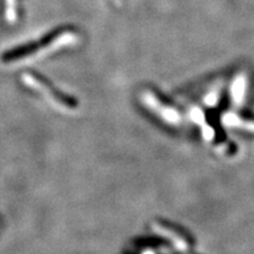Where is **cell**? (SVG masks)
<instances>
[{
    "mask_svg": "<svg viewBox=\"0 0 254 254\" xmlns=\"http://www.w3.org/2000/svg\"><path fill=\"white\" fill-rule=\"evenodd\" d=\"M222 125L228 127V128L243 129V131L253 133L254 134V120L245 119L243 117L238 116L237 113L226 112L221 116Z\"/></svg>",
    "mask_w": 254,
    "mask_h": 254,
    "instance_id": "6",
    "label": "cell"
},
{
    "mask_svg": "<svg viewBox=\"0 0 254 254\" xmlns=\"http://www.w3.org/2000/svg\"><path fill=\"white\" fill-rule=\"evenodd\" d=\"M247 86H249V81H247V75L245 73H239L234 77L230 87L231 100L234 106L240 107L245 100Z\"/></svg>",
    "mask_w": 254,
    "mask_h": 254,
    "instance_id": "5",
    "label": "cell"
},
{
    "mask_svg": "<svg viewBox=\"0 0 254 254\" xmlns=\"http://www.w3.org/2000/svg\"><path fill=\"white\" fill-rule=\"evenodd\" d=\"M152 227H153V231L155 233H158L159 236H161L170 241L177 250L182 251V252H187L190 250V244L187 243L185 238L182 234L178 233V232L172 230L171 227L165 226V225L160 224V222H154Z\"/></svg>",
    "mask_w": 254,
    "mask_h": 254,
    "instance_id": "4",
    "label": "cell"
},
{
    "mask_svg": "<svg viewBox=\"0 0 254 254\" xmlns=\"http://www.w3.org/2000/svg\"><path fill=\"white\" fill-rule=\"evenodd\" d=\"M147 254H152V253H147Z\"/></svg>",
    "mask_w": 254,
    "mask_h": 254,
    "instance_id": "9",
    "label": "cell"
},
{
    "mask_svg": "<svg viewBox=\"0 0 254 254\" xmlns=\"http://www.w3.org/2000/svg\"><path fill=\"white\" fill-rule=\"evenodd\" d=\"M74 40V33H72L68 30H58L51 32L49 36L46 37V39L7 51V52L2 55L1 62L2 64H6V65L30 62V60L37 59L38 56L53 52V51L58 50L60 47L69 45Z\"/></svg>",
    "mask_w": 254,
    "mask_h": 254,
    "instance_id": "1",
    "label": "cell"
},
{
    "mask_svg": "<svg viewBox=\"0 0 254 254\" xmlns=\"http://www.w3.org/2000/svg\"><path fill=\"white\" fill-rule=\"evenodd\" d=\"M219 97H220V91L213 90V91L209 92L208 94L205 95L204 103H205V105H207V106H211V107L215 106V105L218 104Z\"/></svg>",
    "mask_w": 254,
    "mask_h": 254,
    "instance_id": "8",
    "label": "cell"
},
{
    "mask_svg": "<svg viewBox=\"0 0 254 254\" xmlns=\"http://www.w3.org/2000/svg\"><path fill=\"white\" fill-rule=\"evenodd\" d=\"M21 81L24 82L25 86L40 93L45 99L60 110L74 111L78 107V103L74 98L57 90L49 81H46L39 75L32 74V73H24L23 77H21Z\"/></svg>",
    "mask_w": 254,
    "mask_h": 254,
    "instance_id": "2",
    "label": "cell"
},
{
    "mask_svg": "<svg viewBox=\"0 0 254 254\" xmlns=\"http://www.w3.org/2000/svg\"><path fill=\"white\" fill-rule=\"evenodd\" d=\"M140 101L146 109L153 112V114H155L159 119H161L164 123L168 124V125L178 126L182 124V113L177 109H174V107L161 101L152 91H142L140 93Z\"/></svg>",
    "mask_w": 254,
    "mask_h": 254,
    "instance_id": "3",
    "label": "cell"
},
{
    "mask_svg": "<svg viewBox=\"0 0 254 254\" xmlns=\"http://www.w3.org/2000/svg\"><path fill=\"white\" fill-rule=\"evenodd\" d=\"M190 118L193 123L201 127V133L206 140H211V139L213 138L214 136L213 129H212V127H209L207 124H206L205 116H204V113H202L201 110L198 109V107H194V109L190 110Z\"/></svg>",
    "mask_w": 254,
    "mask_h": 254,
    "instance_id": "7",
    "label": "cell"
}]
</instances>
